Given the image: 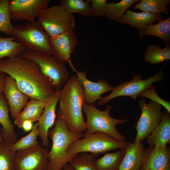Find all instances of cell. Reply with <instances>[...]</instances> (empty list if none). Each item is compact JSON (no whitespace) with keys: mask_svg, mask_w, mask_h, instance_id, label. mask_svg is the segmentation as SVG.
I'll return each mask as SVG.
<instances>
[{"mask_svg":"<svg viewBox=\"0 0 170 170\" xmlns=\"http://www.w3.org/2000/svg\"><path fill=\"white\" fill-rule=\"evenodd\" d=\"M0 72L12 77L20 90L31 99L46 100L56 91L50 79L32 60L19 55L1 59Z\"/></svg>","mask_w":170,"mask_h":170,"instance_id":"obj_1","label":"cell"},{"mask_svg":"<svg viewBox=\"0 0 170 170\" xmlns=\"http://www.w3.org/2000/svg\"><path fill=\"white\" fill-rule=\"evenodd\" d=\"M59 110L68 129L82 133L86 129L82 107L85 102L83 88L77 76H73L60 91Z\"/></svg>","mask_w":170,"mask_h":170,"instance_id":"obj_2","label":"cell"},{"mask_svg":"<svg viewBox=\"0 0 170 170\" xmlns=\"http://www.w3.org/2000/svg\"><path fill=\"white\" fill-rule=\"evenodd\" d=\"M54 127L48 131V136L52 141L48 152V170H61L63 166L73 157L67 153L70 144L76 140L83 137L84 133H78L70 131L59 110Z\"/></svg>","mask_w":170,"mask_h":170,"instance_id":"obj_3","label":"cell"},{"mask_svg":"<svg viewBox=\"0 0 170 170\" xmlns=\"http://www.w3.org/2000/svg\"><path fill=\"white\" fill-rule=\"evenodd\" d=\"M111 109L110 105L105 110L101 111L98 109L94 104H88L85 102L82 105V111L85 114L87 130L85 133L91 134L100 132L107 134L116 139L122 141H127V139L117 129L118 124H123L128 122L127 119L114 118L110 115Z\"/></svg>","mask_w":170,"mask_h":170,"instance_id":"obj_4","label":"cell"},{"mask_svg":"<svg viewBox=\"0 0 170 170\" xmlns=\"http://www.w3.org/2000/svg\"><path fill=\"white\" fill-rule=\"evenodd\" d=\"M84 134L83 139L76 140L69 145L67 153L72 157L81 153L90 152L99 155L117 149L124 148L130 142L118 140L102 132Z\"/></svg>","mask_w":170,"mask_h":170,"instance_id":"obj_5","label":"cell"},{"mask_svg":"<svg viewBox=\"0 0 170 170\" xmlns=\"http://www.w3.org/2000/svg\"><path fill=\"white\" fill-rule=\"evenodd\" d=\"M13 37L22 44L26 51H38L53 55L50 37L38 20L33 23L27 21L14 26Z\"/></svg>","mask_w":170,"mask_h":170,"instance_id":"obj_6","label":"cell"},{"mask_svg":"<svg viewBox=\"0 0 170 170\" xmlns=\"http://www.w3.org/2000/svg\"><path fill=\"white\" fill-rule=\"evenodd\" d=\"M19 56L37 63L44 75L51 81L55 91L60 90L70 78L65 63L52 55L38 51L26 50Z\"/></svg>","mask_w":170,"mask_h":170,"instance_id":"obj_7","label":"cell"},{"mask_svg":"<svg viewBox=\"0 0 170 170\" xmlns=\"http://www.w3.org/2000/svg\"><path fill=\"white\" fill-rule=\"evenodd\" d=\"M38 21L49 37L73 30L76 25L74 14L60 5L48 7L38 17Z\"/></svg>","mask_w":170,"mask_h":170,"instance_id":"obj_8","label":"cell"},{"mask_svg":"<svg viewBox=\"0 0 170 170\" xmlns=\"http://www.w3.org/2000/svg\"><path fill=\"white\" fill-rule=\"evenodd\" d=\"M164 65L162 70L154 76L143 79L142 75L136 74L130 81L123 82L114 88L107 96L102 97L97 103L99 106L104 105L110 100L121 96H128L136 100L139 94L144 90L149 88L155 82H161L164 78L163 73Z\"/></svg>","mask_w":170,"mask_h":170,"instance_id":"obj_9","label":"cell"},{"mask_svg":"<svg viewBox=\"0 0 170 170\" xmlns=\"http://www.w3.org/2000/svg\"><path fill=\"white\" fill-rule=\"evenodd\" d=\"M141 113L136 128L137 134L134 142H142L145 139L161 121L162 112V105L153 101L146 103L143 98L139 102Z\"/></svg>","mask_w":170,"mask_h":170,"instance_id":"obj_10","label":"cell"},{"mask_svg":"<svg viewBox=\"0 0 170 170\" xmlns=\"http://www.w3.org/2000/svg\"><path fill=\"white\" fill-rule=\"evenodd\" d=\"M48 150L38 144L16 152L15 170H48Z\"/></svg>","mask_w":170,"mask_h":170,"instance_id":"obj_11","label":"cell"},{"mask_svg":"<svg viewBox=\"0 0 170 170\" xmlns=\"http://www.w3.org/2000/svg\"><path fill=\"white\" fill-rule=\"evenodd\" d=\"M50 0H10L8 9L11 19L27 20L31 23L48 7Z\"/></svg>","mask_w":170,"mask_h":170,"instance_id":"obj_12","label":"cell"},{"mask_svg":"<svg viewBox=\"0 0 170 170\" xmlns=\"http://www.w3.org/2000/svg\"><path fill=\"white\" fill-rule=\"evenodd\" d=\"M78 41L73 30H69L50 37L52 54L58 60L67 62L72 71H77L71 60V55L75 50Z\"/></svg>","mask_w":170,"mask_h":170,"instance_id":"obj_13","label":"cell"},{"mask_svg":"<svg viewBox=\"0 0 170 170\" xmlns=\"http://www.w3.org/2000/svg\"><path fill=\"white\" fill-rule=\"evenodd\" d=\"M60 91H56L47 99L43 111L37 122L39 135L43 147H47L49 145L48 133L49 129L53 126L56 121L55 110L59 101Z\"/></svg>","mask_w":170,"mask_h":170,"instance_id":"obj_14","label":"cell"},{"mask_svg":"<svg viewBox=\"0 0 170 170\" xmlns=\"http://www.w3.org/2000/svg\"><path fill=\"white\" fill-rule=\"evenodd\" d=\"M3 93L7 101L12 117L15 119L26 106L30 98L20 90L15 80L8 75Z\"/></svg>","mask_w":170,"mask_h":170,"instance_id":"obj_15","label":"cell"},{"mask_svg":"<svg viewBox=\"0 0 170 170\" xmlns=\"http://www.w3.org/2000/svg\"><path fill=\"white\" fill-rule=\"evenodd\" d=\"M76 73L83 86L85 100L87 104H94L96 100L101 99L102 94L112 91L114 88L105 80L99 79L96 82L90 81L87 78L85 71L79 70Z\"/></svg>","mask_w":170,"mask_h":170,"instance_id":"obj_16","label":"cell"},{"mask_svg":"<svg viewBox=\"0 0 170 170\" xmlns=\"http://www.w3.org/2000/svg\"><path fill=\"white\" fill-rule=\"evenodd\" d=\"M170 150L168 147L155 146L146 150L140 170H166L170 167Z\"/></svg>","mask_w":170,"mask_h":170,"instance_id":"obj_17","label":"cell"},{"mask_svg":"<svg viewBox=\"0 0 170 170\" xmlns=\"http://www.w3.org/2000/svg\"><path fill=\"white\" fill-rule=\"evenodd\" d=\"M145 149L142 142H130L118 170H140L142 165Z\"/></svg>","mask_w":170,"mask_h":170,"instance_id":"obj_18","label":"cell"},{"mask_svg":"<svg viewBox=\"0 0 170 170\" xmlns=\"http://www.w3.org/2000/svg\"><path fill=\"white\" fill-rule=\"evenodd\" d=\"M150 147L166 148L170 141V114L166 110L162 112L160 122L145 139Z\"/></svg>","mask_w":170,"mask_h":170,"instance_id":"obj_19","label":"cell"},{"mask_svg":"<svg viewBox=\"0 0 170 170\" xmlns=\"http://www.w3.org/2000/svg\"><path fill=\"white\" fill-rule=\"evenodd\" d=\"M162 17L161 14L144 12L136 13L128 10L122 17L116 21L122 24H128L140 31L146 26L153 24L156 21L162 20Z\"/></svg>","mask_w":170,"mask_h":170,"instance_id":"obj_20","label":"cell"},{"mask_svg":"<svg viewBox=\"0 0 170 170\" xmlns=\"http://www.w3.org/2000/svg\"><path fill=\"white\" fill-rule=\"evenodd\" d=\"M9 107L4 94H0V123L2 126L3 140L11 144L17 141L14 125L8 115Z\"/></svg>","mask_w":170,"mask_h":170,"instance_id":"obj_21","label":"cell"},{"mask_svg":"<svg viewBox=\"0 0 170 170\" xmlns=\"http://www.w3.org/2000/svg\"><path fill=\"white\" fill-rule=\"evenodd\" d=\"M47 100L31 99L23 110L14 119V125L21 128L22 123L25 121H38L43 111Z\"/></svg>","mask_w":170,"mask_h":170,"instance_id":"obj_22","label":"cell"},{"mask_svg":"<svg viewBox=\"0 0 170 170\" xmlns=\"http://www.w3.org/2000/svg\"><path fill=\"white\" fill-rule=\"evenodd\" d=\"M139 33L140 39L145 36H154L162 40L166 46H170V17L160 20L156 24L146 26Z\"/></svg>","mask_w":170,"mask_h":170,"instance_id":"obj_23","label":"cell"},{"mask_svg":"<svg viewBox=\"0 0 170 170\" xmlns=\"http://www.w3.org/2000/svg\"><path fill=\"white\" fill-rule=\"evenodd\" d=\"M126 148L113 153H107L95 161L97 170H118L125 155Z\"/></svg>","mask_w":170,"mask_h":170,"instance_id":"obj_24","label":"cell"},{"mask_svg":"<svg viewBox=\"0 0 170 170\" xmlns=\"http://www.w3.org/2000/svg\"><path fill=\"white\" fill-rule=\"evenodd\" d=\"M15 39L13 36L0 37V60L19 55L26 51L22 44Z\"/></svg>","mask_w":170,"mask_h":170,"instance_id":"obj_25","label":"cell"},{"mask_svg":"<svg viewBox=\"0 0 170 170\" xmlns=\"http://www.w3.org/2000/svg\"><path fill=\"white\" fill-rule=\"evenodd\" d=\"M170 59V46L163 48L155 44H149L144 55L146 62L157 65Z\"/></svg>","mask_w":170,"mask_h":170,"instance_id":"obj_26","label":"cell"},{"mask_svg":"<svg viewBox=\"0 0 170 170\" xmlns=\"http://www.w3.org/2000/svg\"><path fill=\"white\" fill-rule=\"evenodd\" d=\"M98 155L83 152L75 156L69 162L73 170H97L95 161Z\"/></svg>","mask_w":170,"mask_h":170,"instance_id":"obj_27","label":"cell"},{"mask_svg":"<svg viewBox=\"0 0 170 170\" xmlns=\"http://www.w3.org/2000/svg\"><path fill=\"white\" fill-rule=\"evenodd\" d=\"M170 0H141L133 7L134 9H138L144 12L156 14H169L167 6Z\"/></svg>","mask_w":170,"mask_h":170,"instance_id":"obj_28","label":"cell"},{"mask_svg":"<svg viewBox=\"0 0 170 170\" xmlns=\"http://www.w3.org/2000/svg\"><path fill=\"white\" fill-rule=\"evenodd\" d=\"M59 2L61 6L71 14L78 13L88 18L93 16L88 0H60Z\"/></svg>","mask_w":170,"mask_h":170,"instance_id":"obj_29","label":"cell"},{"mask_svg":"<svg viewBox=\"0 0 170 170\" xmlns=\"http://www.w3.org/2000/svg\"><path fill=\"white\" fill-rule=\"evenodd\" d=\"M140 1L139 0H122L117 3H108L105 16L110 20L116 21L123 17L130 6Z\"/></svg>","mask_w":170,"mask_h":170,"instance_id":"obj_30","label":"cell"},{"mask_svg":"<svg viewBox=\"0 0 170 170\" xmlns=\"http://www.w3.org/2000/svg\"><path fill=\"white\" fill-rule=\"evenodd\" d=\"M12 145L3 140L0 141V170H15L16 152Z\"/></svg>","mask_w":170,"mask_h":170,"instance_id":"obj_31","label":"cell"},{"mask_svg":"<svg viewBox=\"0 0 170 170\" xmlns=\"http://www.w3.org/2000/svg\"><path fill=\"white\" fill-rule=\"evenodd\" d=\"M9 0H0V31L12 37L14 26L11 23L9 11Z\"/></svg>","mask_w":170,"mask_h":170,"instance_id":"obj_32","label":"cell"},{"mask_svg":"<svg viewBox=\"0 0 170 170\" xmlns=\"http://www.w3.org/2000/svg\"><path fill=\"white\" fill-rule=\"evenodd\" d=\"M38 135V126L37 122L33 125L32 129L29 133L12 145V149L16 152L36 146L38 144L37 141Z\"/></svg>","mask_w":170,"mask_h":170,"instance_id":"obj_33","label":"cell"},{"mask_svg":"<svg viewBox=\"0 0 170 170\" xmlns=\"http://www.w3.org/2000/svg\"><path fill=\"white\" fill-rule=\"evenodd\" d=\"M155 87L152 85L150 87L145 89L138 95L139 97L146 98L156 102L163 106L169 113H170V102L165 101L160 97L155 90Z\"/></svg>","mask_w":170,"mask_h":170,"instance_id":"obj_34","label":"cell"},{"mask_svg":"<svg viewBox=\"0 0 170 170\" xmlns=\"http://www.w3.org/2000/svg\"><path fill=\"white\" fill-rule=\"evenodd\" d=\"M90 4L93 16L102 17L105 16L107 9L106 0H88Z\"/></svg>","mask_w":170,"mask_h":170,"instance_id":"obj_35","label":"cell"},{"mask_svg":"<svg viewBox=\"0 0 170 170\" xmlns=\"http://www.w3.org/2000/svg\"><path fill=\"white\" fill-rule=\"evenodd\" d=\"M33 126L32 122L29 121H26L22 123L21 128H22L25 132H29L31 130Z\"/></svg>","mask_w":170,"mask_h":170,"instance_id":"obj_36","label":"cell"},{"mask_svg":"<svg viewBox=\"0 0 170 170\" xmlns=\"http://www.w3.org/2000/svg\"><path fill=\"white\" fill-rule=\"evenodd\" d=\"M6 76L4 73L0 72V94L3 93Z\"/></svg>","mask_w":170,"mask_h":170,"instance_id":"obj_37","label":"cell"},{"mask_svg":"<svg viewBox=\"0 0 170 170\" xmlns=\"http://www.w3.org/2000/svg\"><path fill=\"white\" fill-rule=\"evenodd\" d=\"M63 168L64 170H73L70 164L67 163L64 165Z\"/></svg>","mask_w":170,"mask_h":170,"instance_id":"obj_38","label":"cell"},{"mask_svg":"<svg viewBox=\"0 0 170 170\" xmlns=\"http://www.w3.org/2000/svg\"><path fill=\"white\" fill-rule=\"evenodd\" d=\"M3 140L2 127L0 126V141Z\"/></svg>","mask_w":170,"mask_h":170,"instance_id":"obj_39","label":"cell"},{"mask_svg":"<svg viewBox=\"0 0 170 170\" xmlns=\"http://www.w3.org/2000/svg\"><path fill=\"white\" fill-rule=\"evenodd\" d=\"M166 170H170V167H168Z\"/></svg>","mask_w":170,"mask_h":170,"instance_id":"obj_40","label":"cell"}]
</instances>
